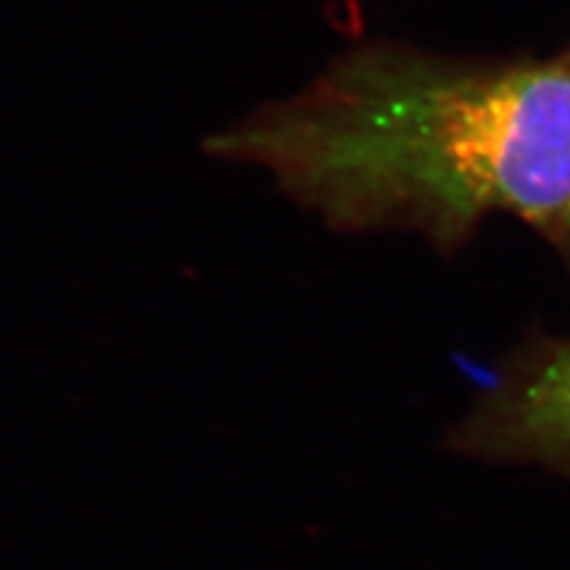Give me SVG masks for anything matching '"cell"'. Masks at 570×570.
<instances>
[{
  "label": "cell",
  "instance_id": "2",
  "mask_svg": "<svg viewBox=\"0 0 570 570\" xmlns=\"http://www.w3.org/2000/svg\"><path fill=\"white\" fill-rule=\"evenodd\" d=\"M513 448L570 461V343L557 347L515 383L497 414Z\"/></svg>",
  "mask_w": 570,
  "mask_h": 570
},
{
  "label": "cell",
  "instance_id": "3",
  "mask_svg": "<svg viewBox=\"0 0 570 570\" xmlns=\"http://www.w3.org/2000/svg\"><path fill=\"white\" fill-rule=\"evenodd\" d=\"M568 226H570V207H568V212H566V219H563Z\"/></svg>",
  "mask_w": 570,
  "mask_h": 570
},
{
  "label": "cell",
  "instance_id": "1",
  "mask_svg": "<svg viewBox=\"0 0 570 570\" xmlns=\"http://www.w3.org/2000/svg\"><path fill=\"white\" fill-rule=\"evenodd\" d=\"M207 148L272 171L297 203L343 226L459 234L490 212L566 219L570 56L466 67L366 52Z\"/></svg>",
  "mask_w": 570,
  "mask_h": 570
}]
</instances>
